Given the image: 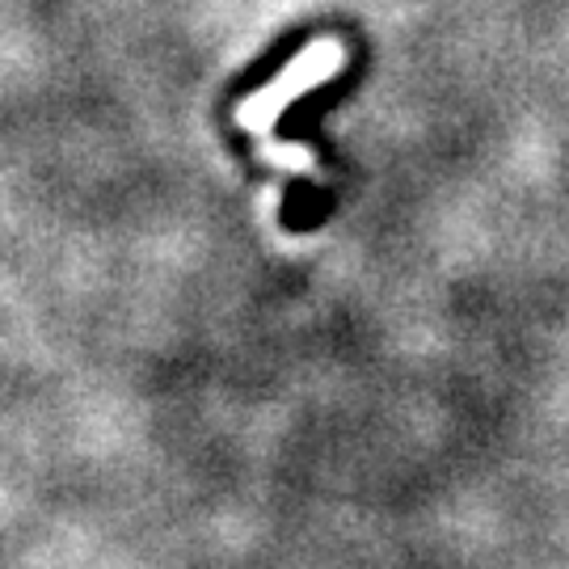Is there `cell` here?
Instances as JSON below:
<instances>
[{"label": "cell", "mask_w": 569, "mask_h": 569, "mask_svg": "<svg viewBox=\"0 0 569 569\" xmlns=\"http://www.w3.org/2000/svg\"><path fill=\"white\" fill-rule=\"evenodd\" d=\"M346 63V47L338 39H317L308 42L305 51L296 56V60L287 63L283 72L274 77V81L258 89L253 98H244L237 106V122H241L244 131H253V136H270V127L283 119V110L291 102H300L308 89H317V84H326L338 68Z\"/></svg>", "instance_id": "6da1fadb"}, {"label": "cell", "mask_w": 569, "mask_h": 569, "mask_svg": "<svg viewBox=\"0 0 569 569\" xmlns=\"http://www.w3.org/2000/svg\"><path fill=\"white\" fill-rule=\"evenodd\" d=\"M262 157L270 164H279L287 173H305V178H321V164L312 161V152H305L300 143H279V140H262Z\"/></svg>", "instance_id": "7a4b0ae2"}]
</instances>
